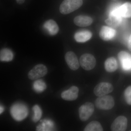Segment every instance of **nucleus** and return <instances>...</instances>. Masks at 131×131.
Returning <instances> with one entry per match:
<instances>
[{"mask_svg":"<svg viewBox=\"0 0 131 131\" xmlns=\"http://www.w3.org/2000/svg\"><path fill=\"white\" fill-rule=\"evenodd\" d=\"M83 4V0H64L59 7L63 14L70 13L80 8Z\"/></svg>","mask_w":131,"mask_h":131,"instance_id":"1","label":"nucleus"},{"mask_svg":"<svg viewBox=\"0 0 131 131\" xmlns=\"http://www.w3.org/2000/svg\"><path fill=\"white\" fill-rule=\"evenodd\" d=\"M10 112L12 117L17 121L23 120L28 114L27 107L20 103H17L12 106Z\"/></svg>","mask_w":131,"mask_h":131,"instance_id":"2","label":"nucleus"},{"mask_svg":"<svg viewBox=\"0 0 131 131\" xmlns=\"http://www.w3.org/2000/svg\"><path fill=\"white\" fill-rule=\"evenodd\" d=\"M114 99L110 95L100 96L95 101V106L100 110H110L114 107Z\"/></svg>","mask_w":131,"mask_h":131,"instance_id":"3","label":"nucleus"},{"mask_svg":"<svg viewBox=\"0 0 131 131\" xmlns=\"http://www.w3.org/2000/svg\"><path fill=\"white\" fill-rule=\"evenodd\" d=\"M119 6H115L112 8L109 13L108 18L105 20L106 23L112 27H118L122 22V16L118 11Z\"/></svg>","mask_w":131,"mask_h":131,"instance_id":"4","label":"nucleus"},{"mask_svg":"<svg viewBox=\"0 0 131 131\" xmlns=\"http://www.w3.org/2000/svg\"><path fill=\"white\" fill-rule=\"evenodd\" d=\"M94 111V106L91 102H86L82 105L79 109L80 119L82 121H86L93 115Z\"/></svg>","mask_w":131,"mask_h":131,"instance_id":"5","label":"nucleus"},{"mask_svg":"<svg viewBox=\"0 0 131 131\" xmlns=\"http://www.w3.org/2000/svg\"><path fill=\"white\" fill-rule=\"evenodd\" d=\"M47 69L46 66L40 64L35 66L28 72V78L31 80H37L45 76L47 74Z\"/></svg>","mask_w":131,"mask_h":131,"instance_id":"6","label":"nucleus"},{"mask_svg":"<svg viewBox=\"0 0 131 131\" xmlns=\"http://www.w3.org/2000/svg\"><path fill=\"white\" fill-rule=\"evenodd\" d=\"M80 62L82 68L87 71L93 69L96 65V59L91 54H85L82 55L80 57Z\"/></svg>","mask_w":131,"mask_h":131,"instance_id":"7","label":"nucleus"},{"mask_svg":"<svg viewBox=\"0 0 131 131\" xmlns=\"http://www.w3.org/2000/svg\"><path fill=\"white\" fill-rule=\"evenodd\" d=\"M114 88L110 83L101 82L97 84L94 89V93L96 96L100 97L112 93Z\"/></svg>","mask_w":131,"mask_h":131,"instance_id":"8","label":"nucleus"},{"mask_svg":"<svg viewBox=\"0 0 131 131\" xmlns=\"http://www.w3.org/2000/svg\"><path fill=\"white\" fill-rule=\"evenodd\" d=\"M127 126V119L124 116H119L114 120L111 126L113 131H124L126 130Z\"/></svg>","mask_w":131,"mask_h":131,"instance_id":"9","label":"nucleus"},{"mask_svg":"<svg viewBox=\"0 0 131 131\" xmlns=\"http://www.w3.org/2000/svg\"><path fill=\"white\" fill-rule=\"evenodd\" d=\"M65 59L71 69L75 71L79 69L80 63L76 55L73 52H68L65 54Z\"/></svg>","mask_w":131,"mask_h":131,"instance_id":"10","label":"nucleus"},{"mask_svg":"<svg viewBox=\"0 0 131 131\" xmlns=\"http://www.w3.org/2000/svg\"><path fill=\"white\" fill-rule=\"evenodd\" d=\"M118 58L122 68L125 70H129L131 69V55L124 51L120 52L118 55Z\"/></svg>","mask_w":131,"mask_h":131,"instance_id":"11","label":"nucleus"},{"mask_svg":"<svg viewBox=\"0 0 131 131\" xmlns=\"http://www.w3.org/2000/svg\"><path fill=\"white\" fill-rule=\"evenodd\" d=\"M79 91V89L78 87L73 86L68 90L63 91L61 93V97L66 101H74L78 97Z\"/></svg>","mask_w":131,"mask_h":131,"instance_id":"12","label":"nucleus"},{"mask_svg":"<svg viewBox=\"0 0 131 131\" xmlns=\"http://www.w3.org/2000/svg\"><path fill=\"white\" fill-rule=\"evenodd\" d=\"M116 33V31L113 28L106 26H103L101 28L99 35L102 40L108 41L113 38Z\"/></svg>","mask_w":131,"mask_h":131,"instance_id":"13","label":"nucleus"},{"mask_svg":"<svg viewBox=\"0 0 131 131\" xmlns=\"http://www.w3.org/2000/svg\"><path fill=\"white\" fill-rule=\"evenodd\" d=\"M44 28L50 35H56L59 30V28L56 22L52 19H50L45 22Z\"/></svg>","mask_w":131,"mask_h":131,"instance_id":"14","label":"nucleus"},{"mask_svg":"<svg viewBox=\"0 0 131 131\" xmlns=\"http://www.w3.org/2000/svg\"><path fill=\"white\" fill-rule=\"evenodd\" d=\"M74 21L77 26L84 27L90 25L93 23V20L89 16L80 15L75 17Z\"/></svg>","mask_w":131,"mask_h":131,"instance_id":"15","label":"nucleus"},{"mask_svg":"<svg viewBox=\"0 0 131 131\" xmlns=\"http://www.w3.org/2000/svg\"><path fill=\"white\" fill-rule=\"evenodd\" d=\"M92 36V33L90 31H81L75 34L74 38L77 42L83 43L89 40Z\"/></svg>","mask_w":131,"mask_h":131,"instance_id":"16","label":"nucleus"},{"mask_svg":"<svg viewBox=\"0 0 131 131\" xmlns=\"http://www.w3.org/2000/svg\"><path fill=\"white\" fill-rule=\"evenodd\" d=\"M105 68L106 70L109 73H112L117 70L118 63L116 59L113 57L107 59L105 61Z\"/></svg>","mask_w":131,"mask_h":131,"instance_id":"17","label":"nucleus"},{"mask_svg":"<svg viewBox=\"0 0 131 131\" xmlns=\"http://www.w3.org/2000/svg\"><path fill=\"white\" fill-rule=\"evenodd\" d=\"M118 11L122 17L129 18L131 17V3L127 2L119 6Z\"/></svg>","mask_w":131,"mask_h":131,"instance_id":"18","label":"nucleus"},{"mask_svg":"<svg viewBox=\"0 0 131 131\" xmlns=\"http://www.w3.org/2000/svg\"><path fill=\"white\" fill-rule=\"evenodd\" d=\"M14 58L13 52L7 48L2 49L0 52V60L2 62H10Z\"/></svg>","mask_w":131,"mask_h":131,"instance_id":"19","label":"nucleus"},{"mask_svg":"<svg viewBox=\"0 0 131 131\" xmlns=\"http://www.w3.org/2000/svg\"><path fill=\"white\" fill-rule=\"evenodd\" d=\"M54 125L51 121L45 120L37 127V131H51L54 128Z\"/></svg>","mask_w":131,"mask_h":131,"instance_id":"20","label":"nucleus"},{"mask_svg":"<svg viewBox=\"0 0 131 131\" xmlns=\"http://www.w3.org/2000/svg\"><path fill=\"white\" fill-rule=\"evenodd\" d=\"M84 131H103L102 127L97 121H91L85 127Z\"/></svg>","mask_w":131,"mask_h":131,"instance_id":"21","label":"nucleus"},{"mask_svg":"<svg viewBox=\"0 0 131 131\" xmlns=\"http://www.w3.org/2000/svg\"><path fill=\"white\" fill-rule=\"evenodd\" d=\"M32 110L34 113L32 117V121L34 122H38L42 116V110L39 106L35 105L32 108Z\"/></svg>","mask_w":131,"mask_h":131,"instance_id":"22","label":"nucleus"},{"mask_svg":"<svg viewBox=\"0 0 131 131\" xmlns=\"http://www.w3.org/2000/svg\"><path fill=\"white\" fill-rule=\"evenodd\" d=\"M46 84L42 80L36 81L33 84V88L35 91L38 92H42L46 89Z\"/></svg>","mask_w":131,"mask_h":131,"instance_id":"23","label":"nucleus"},{"mask_svg":"<svg viewBox=\"0 0 131 131\" xmlns=\"http://www.w3.org/2000/svg\"><path fill=\"white\" fill-rule=\"evenodd\" d=\"M124 95L127 103L131 105V86L127 87L125 90Z\"/></svg>","mask_w":131,"mask_h":131,"instance_id":"24","label":"nucleus"},{"mask_svg":"<svg viewBox=\"0 0 131 131\" xmlns=\"http://www.w3.org/2000/svg\"><path fill=\"white\" fill-rule=\"evenodd\" d=\"M128 49L131 51V34L130 35L129 37V41L128 42Z\"/></svg>","mask_w":131,"mask_h":131,"instance_id":"25","label":"nucleus"},{"mask_svg":"<svg viewBox=\"0 0 131 131\" xmlns=\"http://www.w3.org/2000/svg\"><path fill=\"white\" fill-rule=\"evenodd\" d=\"M16 2L18 4L21 5L25 2V0H16Z\"/></svg>","mask_w":131,"mask_h":131,"instance_id":"26","label":"nucleus"},{"mask_svg":"<svg viewBox=\"0 0 131 131\" xmlns=\"http://www.w3.org/2000/svg\"><path fill=\"white\" fill-rule=\"evenodd\" d=\"M4 110V108L1 105V107H0V114H1L3 112V111Z\"/></svg>","mask_w":131,"mask_h":131,"instance_id":"27","label":"nucleus"}]
</instances>
